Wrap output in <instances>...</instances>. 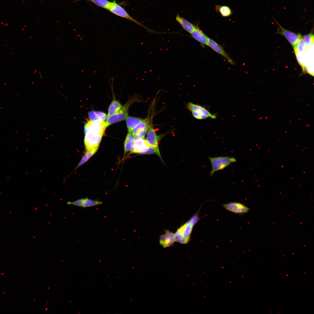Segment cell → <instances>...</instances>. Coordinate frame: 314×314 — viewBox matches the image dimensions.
I'll return each instance as SVG.
<instances>
[{"label": "cell", "instance_id": "6da1fadb", "mask_svg": "<svg viewBox=\"0 0 314 314\" xmlns=\"http://www.w3.org/2000/svg\"><path fill=\"white\" fill-rule=\"evenodd\" d=\"M212 166L210 175L212 176L215 172L224 169L231 163L236 162V159L233 157L220 156L216 157L208 156Z\"/></svg>", "mask_w": 314, "mask_h": 314}, {"label": "cell", "instance_id": "7a4b0ae2", "mask_svg": "<svg viewBox=\"0 0 314 314\" xmlns=\"http://www.w3.org/2000/svg\"><path fill=\"white\" fill-rule=\"evenodd\" d=\"M194 225L188 221L177 229L174 233L176 241L186 244L190 240Z\"/></svg>", "mask_w": 314, "mask_h": 314}, {"label": "cell", "instance_id": "3957f363", "mask_svg": "<svg viewBox=\"0 0 314 314\" xmlns=\"http://www.w3.org/2000/svg\"><path fill=\"white\" fill-rule=\"evenodd\" d=\"M108 10L115 15L128 19L135 23L147 29L149 32L151 33L156 32L146 27L142 24L133 18L122 7L116 3L115 0L111 2V4Z\"/></svg>", "mask_w": 314, "mask_h": 314}, {"label": "cell", "instance_id": "277c9868", "mask_svg": "<svg viewBox=\"0 0 314 314\" xmlns=\"http://www.w3.org/2000/svg\"><path fill=\"white\" fill-rule=\"evenodd\" d=\"M134 100L130 99L122 107L120 110L114 115L107 117L106 122L107 127L113 124L125 119L128 117V110Z\"/></svg>", "mask_w": 314, "mask_h": 314}, {"label": "cell", "instance_id": "5b68a950", "mask_svg": "<svg viewBox=\"0 0 314 314\" xmlns=\"http://www.w3.org/2000/svg\"><path fill=\"white\" fill-rule=\"evenodd\" d=\"M274 21L278 25V27L276 33L283 36L294 47L302 38V36L300 33H294L286 29L281 26L274 18Z\"/></svg>", "mask_w": 314, "mask_h": 314}, {"label": "cell", "instance_id": "8992f818", "mask_svg": "<svg viewBox=\"0 0 314 314\" xmlns=\"http://www.w3.org/2000/svg\"><path fill=\"white\" fill-rule=\"evenodd\" d=\"M85 134L84 143L86 151L98 148L103 135L90 132Z\"/></svg>", "mask_w": 314, "mask_h": 314}, {"label": "cell", "instance_id": "52a82bcc", "mask_svg": "<svg viewBox=\"0 0 314 314\" xmlns=\"http://www.w3.org/2000/svg\"><path fill=\"white\" fill-rule=\"evenodd\" d=\"M107 127L106 122H99L88 121L84 126L85 133L90 132L103 134Z\"/></svg>", "mask_w": 314, "mask_h": 314}, {"label": "cell", "instance_id": "ba28073f", "mask_svg": "<svg viewBox=\"0 0 314 314\" xmlns=\"http://www.w3.org/2000/svg\"><path fill=\"white\" fill-rule=\"evenodd\" d=\"M222 206L228 211L239 215L247 213L250 209L245 204L237 202H230L223 204Z\"/></svg>", "mask_w": 314, "mask_h": 314}, {"label": "cell", "instance_id": "9c48e42d", "mask_svg": "<svg viewBox=\"0 0 314 314\" xmlns=\"http://www.w3.org/2000/svg\"><path fill=\"white\" fill-rule=\"evenodd\" d=\"M159 138L153 127L151 126L148 130L146 140L151 147L156 150L158 156L161 158L158 145Z\"/></svg>", "mask_w": 314, "mask_h": 314}, {"label": "cell", "instance_id": "30bf717a", "mask_svg": "<svg viewBox=\"0 0 314 314\" xmlns=\"http://www.w3.org/2000/svg\"><path fill=\"white\" fill-rule=\"evenodd\" d=\"M208 46L215 52L224 57L228 62L231 64H234L233 60L224 51L223 47L215 41L208 38Z\"/></svg>", "mask_w": 314, "mask_h": 314}, {"label": "cell", "instance_id": "8fae6325", "mask_svg": "<svg viewBox=\"0 0 314 314\" xmlns=\"http://www.w3.org/2000/svg\"><path fill=\"white\" fill-rule=\"evenodd\" d=\"M190 34L192 37L201 44L208 46V38L199 28L198 23L195 24V28Z\"/></svg>", "mask_w": 314, "mask_h": 314}, {"label": "cell", "instance_id": "7c38bea8", "mask_svg": "<svg viewBox=\"0 0 314 314\" xmlns=\"http://www.w3.org/2000/svg\"><path fill=\"white\" fill-rule=\"evenodd\" d=\"M175 241L174 233L168 230L165 231V233L160 236V244L164 248L172 246Z\"/></svg>", "mask_w": 314, "mask_h": 314}, {"label": "cell", "instance_id": "4fadbf2b", "mask_svg": "<svg viewBox=\"0 0 314 314\" xmlns=\"http://www.w3.org/2000/svg\"><path fill=\"white\" fill-rule=\"evenodd\" d=\"M187 107L191 112H196L213 119H215L216 118V115L211 113L206 108L200 105L190 102L187 105Z\"/></svg>", "mask_w": 314, "mask_h": 314}, {"label": "cell", "instance_id": "5bb4252c", "mask_svg": "<svg viewBox=\"0 0 314 314\" xmlns=\"http://www.w3.org/2000/svg\"><path fill=\"white\" fill-rule=\"evenodd\" d=\"M176 20L184 30L190 33H192L195 28V24H193L181 16L177 13Z\"/></svg>", "mask_w": 314, "mask_h": 314}, {"label": "cell", "instance_id": "9a60e30c", "mask_svg": "<svg viewBox=\"0 0 314 314\" xmlns=\"http://www.w3.org/2000/svg\"><path fill=\"white\" fill-rule=\"evenodd\" d=\"M88 116L90 121L99 122H105L107 117V115L104 112L94 111H90Z\"/></svg>", "mask_w": 314, "mask_h": 314}, {"label": "cell", "instance_id": "2e32d148", "mask_svg": "<svg viewBox=\"0 0 314 314\" xmlns=\"http://www.w3.org/2000/svg\"><path fill=\"white\" fill-rule=\"evenodd\" d=\"M122 106L119 101L113 98L109 106L107 117L112 116L117 113L121 109Z\"/></svg>", "mask_w": 314, "mask_h": 314}, {"label": "cell", "instance_id": "e0dca14e", "mask_svg": "<svg viewBox=\"0 0 314 314\" xmlns=\"http://www.w3.org/2000/svg\"><path fill=\"white\" fill-rule=\"evenodd\" d=\"M215 10L223 17H226L231 16L233 11L231 8L228 6L216 5Z\"/></svg>", "mask_w": 314, "mask_h": 314}, {"label": "cell", "instance_id": "ac0fdd59", "mask_svg": "<svg viewBox=\"0 0 314 314\" xmlns=\"http://www.w3.org/2000/svg\"><path fill=\"white\" fill-rule=\"evenodd\" d=\"M126 122L128 132H132L133 129L142 120L138 118L128 116L126 118Z\"/></svg>", "mask_w": 314, "mask_h": 314}, {"label": "cell", "instance_id": "d6986e66", "mask_svg": "<svg viewBox=\"0 0 314 314\" xmlns=\"http://www.w3.org/2000/svg\"><path fill=\"white\" fill-rule=\"evenodd\" d=\"M151 126L149 119H143L133 129L132 133L134 136L140 130L145 128H149Z\"/></svg>", "mask_w": 314, "mask_h": 314}, {"label": "cell", "instance_id": "ffe728a7", "mask_svg": "<svg viewBox=\"0 0 314 314\" xmlns=\"http://www.w3.org/2000/svg\"><path fill=\"white\" fill-rule=\"evenodd\" d=\"M134 141V136L131 132H128L125 140L124 145V153L131 150Z\"/></svg>", "mask_w": 314, "mask_h": 314}, {"label": "cell", "instance_id": "44dd1931", "mask_svg": "<svg viewBox=\"0 0 314 314\" xmlns=\"http://www.w3.org/2000/svg\"><path fill=\"white\" fill-rule=\"evenodd\" d=\"M147 143L146 140L144 139H139L134 140L131 149V153H138V150Z\"/></svg>", "mask_w": 314, "mask_h": 314}, {"label": "cell", "instance_id": "7402d4cb", "mask_svg": "<svg viewBox=\"0 0 314 314\" xmlns=\"http://www.w3.org/2000/svg\"><path fill=\"white\" fill-rule=\"evenodd\" d=\"M98 148L93 149L90 150L86 151V153L84 155L76 167L75 170L82 165L85 163L97 151Z\"/></svg>", "mask_w": 314, "mask_h": 314}, {"label": "cell", "instance_id": "603a6c76", "mask_svg": "<svg viewBox=\"0 0 314 314\" xmlns=\"http://www.w3.org/2000/svg\"><path fill=\"white\" fill-rule=\"evenodd\" d=\"M313 28L311 33L307 35L302 36V40L304 43L306 47H309L310 45L313 42L314 35L313 34Z\"/></svg>", "mask_w": 314, "mask_h": 314}, {"label": "cell", "instance_id": "cb8c5ba5", "mask_svg": "<svg viewBox=\"0 0 314 314\" xmlns=\"http://www.w3.org/2000/svg\"><path fill=\"white\" fill-rule=\"evenodd\" d=\"M95 5L104 8L108 10L112 2L108 0H90Z\"/></svg>", "mask_w": 314, "mask_h": 314}, {"label": "cell", "instance_id": "d4e9b609", "mask_svg": "<svg viewBox=\"0 0 314 314\" xmlns=\"http://www.w3.org/2000/svg\"><path fill=\"white\" fill-rule=\"evenodd\" d=\"M102 202L98 200H93L87 198H85L83 207H89L101 204Z\"/></svg>", "mask_w": 314, "mask_h": 314}, {"label": "cell", "instance_id": "484cf974", "mask_svg": "<svg viewBox=\"0 0 314 314\" xmlns=\"http://www.w3.org/2000/svg\"><path fill=\"white\" fill-rule=\"evenodd\" d=\"M149 128H145L139 131L134 136V141L139 139H144L147 132L148 131Z\"/></svg>", "mask_w": 314, "mask_h": 314}, {"label": "cell", "instance_id": "4316f807", "mask_svg": "<svg viewBox=\"0 0 314 314\" xmlns=\"http://www.w3.org/2000/svg\"><path fill=\"white\" fill-rule=\"evenodd\" d=\"M85 198L73 201H68L67 202L68 205H72L77 206L83 207Z\"/></svg>", "mask_w": 314, "mask_h": 314}, {"label": "cell", "instance_id": "83f0119b", "mask_svg": "<svg viewBox=\"0 0 314 314\" xmlns=\"http://www.w3.org/2000/svg\"><path fill=\"white\" fill-rule=\"evenodd\" d=\"M193 116L195 118L199 119H206L208 117L207 116L195 111L192 112Z\"/></svg>", "mask_w": 314, "mask_h": 314}]
</instances>
